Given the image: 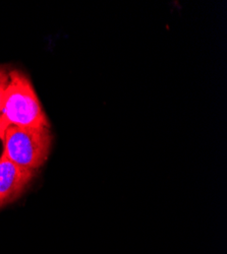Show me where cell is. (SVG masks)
<instances>
[{"instance_id":"7a4b0ae2","label":"cell","mask_w":227,"mask_h":254,"mask_svg":"<svg viewBox=\"0 0 227 254\" xmlns=\"http://www.w3.org/2000/svg\"><path fill=\"white\" fill-rule=\"evenodd\" d=\"M2 155L15 165L36 171L47 161L52 135L50 127H18L9 125L3 137Z\"/></svg>"},{"instance_id":"6da1fadb","label":"cell","mask_w":227,"mask_h":254,"mask_svg":"<svg viewBox=\"0 0 227 254\" xmlns=\"http://www.w3.org/2000/svg\"><path fill=\"white\" fill-rule=\"evenodd\" d=\"M1 116L7 125L18 127H50L30 78L20 70H9V81L5 90Z\"/></svg>"},{"instance_id":"277c9868","label":"cell","mask_w":227,"mask_h":254,"mask_svg":"<svg viewBox=\"0 0 227 254\" xmlns=\"http://www.w3.org/2000/svg\"><path fill=\"white\" fill-rule=\"evenodd\" d=\"M9 70L5 67L0 66V139L3 140L5 129L7 128V125L3 121V118L1 116V105L3 96L5 93V90L7 88V84L9 81Z\"/></svg>"},{"instance_id":"3957f363","label":"cell","mask_w":227,"mask_h":254,"mask_svg":"<svg viewBox=\"0 0 227 254\" xmlns=\"http://www.w3.org/2000/svg\"><path fill=\"white\" fill-rule=\"evenodd\" d=\"M35 171L15 165L0 156V208L13 202L24 193Z\"/></svg>"}]
</instances>
